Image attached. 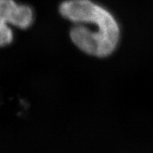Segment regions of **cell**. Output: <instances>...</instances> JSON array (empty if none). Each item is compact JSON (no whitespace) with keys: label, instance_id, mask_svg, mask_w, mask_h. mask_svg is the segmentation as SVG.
I'll return each mask as SVG.
<instances>
[{"label":"cell","instance_id":"cell-1","mask_svg":"<svg viewBox=\"0 0 153 153\" xmlns=\"http://www.w3.org/2000/svg\"><path fill=\"white\" fill-rule=\"evenodd\" d=\"M59 10L74 24L70 36L82 52L93 56L106 57L117 48L120 28L106 9L91 0H66Z\"/></svg>","mask_w":153,"mask_h":153},{"label":"cell","instance_id":"cell-2","mask_svg":"<svg viewBox=\"0 0 153 153\" xmlns=\"http://www.w3.org/2000/svg\"><path fill=\"white\" fill-rule=\"evenodd\" d=\"M34 23V12L29 6L18 4L14 0H0V47L13 41V33L9 25L17 28H29Z\"/></svg>","mask_w":153,"mask_h":153}]
</instances>
